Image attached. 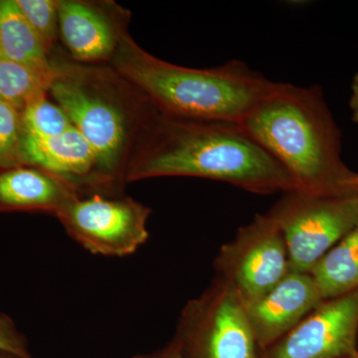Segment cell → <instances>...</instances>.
<instances>
[{
  "instance_id": "6da1fadb",
  "label": "cell",
  "mask_w": 358,
  "mask_h": 358,
  "mask_svg": "<svg viewBox=\"0 0 358 358\" xmlns=\"http://www.w3.org/2000/svg\"><path fill=\"white\" fill-rule=\"evenodd\" d=\"M169 176L222 181L258 194L301 190L240 124L157 113L129 157L124 181Z\"/></svg>"
},
{
  "instance_id": "7a4b0ae2",
  "label": "cell",
  "mask_w": 358,
  "mask_h": 358,
  "mask_svg": "<svg viewBox=\"0 0 358 358\" xmlns=\"http://www.w3.org/2000/svg\"><path fill=\"white\" fill-rule=\"evenodd\" d=\"M239 124L303 192L358 194V176L341 160V133L319 86L277 82Z\"/></svg>"
},
{
  "instance_id": "3957f363",
  "label": "cell",
  "mask_w": 358,
  "mask_h": 358,
  "mask_svg": "<svg viewBox=\"0 0 358 358\" xmlns=\"http://www.w3.org/2000/svg\"><path fill=\"white\" fill-rule=\"evenodd\" d=\"M110 63L159 114L178 119L241 124L277 84L240 60L206 69L166 62L143 50L127 29Z\"/></svg>"
},
{
  "instance_id": "277c9868",
  "label": "cell",
  "mask_w": 358,
  "mask_h": 358,
  "mask_svg": "<svg viewBox=\"0 0 358 358\" xmlns=\"http://www.w3.org/2000/svg\"><path fill=\"white\" fill-rule=\"evenodd\" d=\"M54 63L56 76L49 93L120 187L138 138L159 112L113 68Z\"/></svg>"
},
{
  "instance_id": "5b68a950",
  "label": "cell",
  "mask_w": 358,
  "mask_h": 358,
  "mask_svg": "<svg viewBox=\"0 0 358 358\" xmlns=\"http://www.w3.org/2000/svg\"><path fill=\"white\" fill-rule=\"evenodd\" d=\"M284 235L291 272L310 273L358 226V194L319 195L293 190L268 212Z\"/></svg>"
},
{
  "instance_id": "8992f818",
  "label": "cell",
  "mask_w": 358,
  "mask_h": 358,
  "mask_svg": "<svg viewBox=\"0 0 358 358\" xmlns=\"http://www.w3.org/2000/svg\"><path fill=\"white\" fill-rule=\"evenodd\" d=\"M150 214L148 206L131 197L91 194L78 195L56 217L89 253L122 258L147 242Z\"/></svg>"
},
{
  "instance_id": "52a82bcc",
  "label": "cell",
  "mask_w": 358,
  "mask_h": 358,
  "mask_svg": "<svg viewBox=\"0 0 358 358\" xmlns=\"http://www.w3.org/2000/svg\"><path fill=\"white\" fill-rule=\"evenodd\" d=\"M218 263L226 284L245 307L265 296L289 272L284 235L268 214L242 227L234 241L224 247Z\"/></svg>"
},
{
  "instance_id": "ba28073f",
  "label": "cell",
  "mask_w": 358,
  "mask_h": 358,
  "mask_svg": "<svg viewBox=\"0 0 358 358\" xmlns=\"http://www.w3.org/2000/svg\"><path fill=\"white\" fill-rule=\"evenodd\" d=\"M180 333L201 348L203 358H256V338L246 308L226 282L192 301Z\"/></svg>"
},
{
  "instance_id": "9c48e42d",
  "label": "cell",
  "mask_w": 358,
  "mask_h": 358,
  "mask_svg": "<svg viewBox=\"0 0 358 358\" xmlns=\"http://www.w3.org/2000/svg\"><path fill=\"white\" fill-rule=\"evenodd\" d=\"M358 333V288L324 301L268 353L267 358H345Z\"/></svg>"
},
{
  "instance_id": "30bf717a",
  "label": "cell",
  "mask_w": 358,
  "mask_h": 358,
  "mask_svg": "<svg viewBox=\"0 0 358 358\" xmlns=\"http://www.w3.org/2000/svg\"><path fill=\"white\" fill-rule=\"evenodd\" d=\"M22 155L24 166L57 176L80 196L108 195L120 188L103 171L95 150L74 127L53 138H34L25 134Z\"/></svg>"
},
{
  "instance_id": "8fae6325",
  "label": "cell",
  "mask_w": 358,
  "mask_h": 358,
  "mask_svg": "<svg viewBox=\"0 0 358 358\" xmlns=\"http://www.w3.org/2000/svg\"><path fill=\"white\" fill-rule=\"evenodd\" d=\"M324 301L310 273L289 271L265 296L245 308L257 343L266 348L289 334Z\"/></svg>"
},
{
  "instance_id": "7c38bea8",
  "label": "cell",
  "mask_w": 358,
  "mask_h": 358,
  "mask_svg": "<svg viewBox=\"0 0 358 358\" xmlns=\"http://www.w3.org/2000/svg\"><path fill=\"white\" fill-rule=\"evenodd\" d=\"M110 13L90 2L59 0V31L75 60L99 62L114 57L126 20Z\"/></svg>"
},
{
  "instance_id": "4fadbf2b",
  "label": "cell",
  "mask_w": 358,
  "mask_h": 358,
  "mask_svg": "<svg viewBox=\"0 0 358 358\" xmlns=\"http://www.w3.org/2000/svg\"><path fill=\"white\" fill-rule=\"evenodd\" d=\"M78 195L62 179L37 167L0 171V212L36 211L56 216Z\"/></svg>"
},
{
  "instance_id": "5bb4252c",
  "label": "cell",
  "mask_w": 358,
  "mask_h": 358,
  "mask_svg": "<svg viewBox=\"0 0 358 358\" xmlns=\"http://www.w3.org/2000/svg\"><path fill=\"white\" fill-rule=\"evenodd\" d=\"M2 58L36 68H49L50 51L18 8L15 0H0Z\"/></svg>"
},
{
  "instance_id": "9a60e30c",
  "label": "cell",
  "mask_w": 358,
  "mask_h": 358,
  "mask_svg": "<svg viewBox=\"0 0 358 358\" xmlns=\"http://www.w3.org/2000/svg\"><path fill=\"white\" fill-rule=\"evenodd\" d=\"M310 274L324 301L358 288V226L329 250Z\"/></svg>"
},
{
  "instance_id": "2e32d148",
  "label": "cell",
  "mask_w": 358,
  "mask_h": 358,
  "mask_svg": "<svg viewBox=\"0 0 358 358\" xmlns=\"http://www.w3.org/2000/svg\"><path fill=\"white\" fill-rule=\"evenodd\" d=\"M55 76L54 61L49 68H36L0 58V102L23 110L49 93Z\"/></svg>"
},
{
  "instance_id": "e0dca14e",
  "label": "cell",
  "mask_w": 358,
  "mask_h": 358,
  "mask_svg": "<svg viewBox=\"0 0 358 358\" xmlns=\"http://www.w3.org/2000/svg\"><path fill=\"white\" fill-rule=\"evenodd\" d=\"M24 131L34 138H53L64 134L73 124L57 103H51L47 95L40 96L22 110Z\"/></svg>"
},
{
  "instance_id": "ac0fdd59",
  "label": "cell",
  "mask_w": 358,
  "mask_h": 358,
  "mask_svg": "<svg viewBox=\"0 0 358 358\" xmlns=\"http://www.w3.org/2000/svg\"><path fill=\"white\" fill-rule=\"evenodd\" d=\"M24 136L22 110L0 102V171L24 166L22 155Z\"/></svg>"
},
{
  "instance_id": "d6986e66",
  "label": "cell",
  "mask_w": 358,
  "mask_h": 358,
  "mask_svg": "<svg viewBox=\"0 0 358 358\" xmlns=\"http://www.w3.org/2000/svg\"><path fill=\"white\" fill-rule=\"evenodd\" d=\"M18 8L49 51L59 31V0H15Z\"/></svg>"
},
{
  "instance_id": "ffe728a7",
  "label": "cell",
  "mask_w": 358,
  "mask_h": 358,
  "mask_svg": "<svg viewBox=\"0 0 358 358\" xmlns=\"http://www.w3.org/2000/svg\"><path fill=\"white\" fill-rule=\"evenodd\" d=\"M0 352L20 358H28L13 322L3 315H0Z\"/></svg>"
},
{
  "instance_id": "44dd1931",
  "label": "cell",
  "mask_w": 358,
  "mask_h": 358,
  "mask_svg": "<svg viewBox=\"0 0 358 358\" xmlns=\"http://www.w3.org/2000/svg\"><path fill=\"white\" fill-rule=\"evenodd\" d=\"M350 108V110H352L353 122H357L358 124V74L355 75L352 80Z\"/></svg>"
},
{
  "instance_id": "7402d4cb",
  "label": "cell",
  "mask_w": 358,
  "mask_h": 358,
  "mask_svg": "<svg viewBox=\"0 0 358 358\" xmlns=\"http://www.w3.org/2000/svg\"><path fill=\"white\" fill-rule=\"evenodd\" d=\"M152 358H183L182 348L179 343H174V345L171 346L166 352Z\"/></svg>"
},
{
  "instance_id": "603a6c76",
  "label": "cell",
  "mask_w": 358,
  "mask_h": 358,
  "mask_svg": "<svg viewBox=\"0 0 358 358\" xmlns=\"http://www.w3.org/2000/svg\"><path fill=\"white\" fill-rule=\"evenodd\" d=\"M0 58H2L1 44H0Z\"/></svg>"
},
{
  "instance_id": "cb8c5ba5",
  "label": "cell",
  "mask_w": 358,
  "mask_h": 358,
  "mask_svg": "<svg viewBox=\"0 0 358 358\" xmlns=\"http://www.w3.org/2000/svg\"><path fill=\"white\" fill-rule=\"evenodd\" d=\"M355 358H358V357H355Z\"/></svg>"
}]
</instances>
